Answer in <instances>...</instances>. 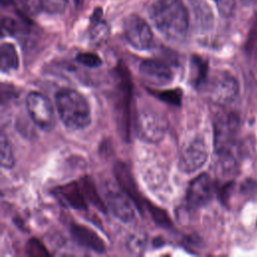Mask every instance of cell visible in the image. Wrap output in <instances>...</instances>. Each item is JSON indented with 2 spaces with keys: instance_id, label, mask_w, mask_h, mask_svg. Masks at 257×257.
I'll return each mask as SVG.
<instances>
[{
  "instance_id": "obj_1",
  "label": "cell",
  "mask_w": 257,
  "mask_h": 257,
  "mask_svg": "<svg viewBox=\"0 0 257 257\" xmlns=\"http://www.w3.org/2000/svg\"><path fill=\"white\" fill-rule=\"evenodd\" d=\"M149 16L155 27L172 40H180L189 28V13L182 0H150Z\"/></svg>"
},
{
  "instance_id": "obj_2",
  "label": "cell",
  "mask_w": 257,
  "mask_h": 257,
  "mask_svg": "<svg viewBox=\"0 0 257 257\" xmlns=\"http://www.w3.org/2000/svg\"><path fill=\"white\" fill-rule=\"evenodd\" d=\"M58 115L69 130H82L91 120L90 107L86 98L72 88H61L55 93Z\"/></svg>"
},
{
  "instance_id": "obj_3",
  "label": "cell",
  "mask_w": 257,
  "mask_h": 257,
  "mask_svg": "<svg viewBox=\"0 0 257 257\" xmlns=\"http://www.w3.org/2000/svg\"><path fill=\"white\" fill-rule=\"evenodd\" d=\"M137 137L146 143L157 144L166 134L168 122L163 114L149 107L141 108L135 120Z\"/></svg>"
},
{
  "instance_id": "obj_4",
  "label": "cell",
  "mask_w": 257,
  "mask_h": 257,
  "mask_svg": "<svg viewBox=\"0 0 257 257\" xmlns=\"http://www.w3.org/2000/svg\"><path fill=\"white\" fill-rule=\"evenodd\" d=\"M26 108L33 122L45 132L55 126V114L50 100L40 92L31 91L26 96Z\"/></svg>"
},
{
  "instance_id": "obj_5",
  "label": "cell",
  "mask_w": 257,
  "mask_h": 257,
  "mask_svg": "<svg viewBox=\"0 0 257 257\" xmlns=\"http://www.w3.org/2000/svg\"><path fill=\"white\" fill-rule=\"evenodd\" d=\"M210 99L217 104H229L239 95V82L229 72L215 74L207 85Z\"/></svg>"
},
{
  "instance_id": "obj_6",
  "label": "cell",
  "mask_w": 257,
  "mask_h": 257,
  "mask_svg": "<svg viewBox=\"0 0 257 257\" xmlns=\"http://www.w3.org/2000/svg\"><path fill=\"white\" fill-rule=\"evenodd\" d=\"M208 159V147L202 137H195L182 148L178 167L186 174H191L201 169Z\"/></svg>"
},
{
  "instance_id": "obj_7",
  "label": "cell",
  "mask_w": 257,
  "mask_h": 257,
  "mask_svg": "<svg viewBox=\"0 0 257 257\" xmlns=\"http://www.w3.org/2000/svg\"><path fill=\"white\" fill-rule=\"evenodd\" d=\"M123 32L127 42L138 50H147L153 45L154 35L150 25L137 14H131L124 19Z\"/></svg>"
},
{
  "instance_id": "obj_8",
  "label": "cell",
  "mask_w": 257,
  "mask_h": 257,
  "mask_svg": "<svg viewBox=\"0 0 257 257\" xmlns=\"http://www.w3.org/2000/svg\"><path fill=\"white\" fill-rule=\"evenodd\" d=\"M238 117L234 113L220 115L214 123V146L218 155H230L238 128Z\"/></svg>"
},
{
  "instance_id": "obj_9",
  "label": "cell",
  "mask_w": 257,
  "mask_h": 257,
  "mask_svg": "<svg viewBox=\"0 0 257 257\" xmlns=\"http://www.w3.org/2000/svg\"><path fill=\"white\" fill-rule=\"evenodd\" d=\"M214 192L213 180L208 174L203 173L191 181L187 189L186 201L191 208H200L212 200Z\"/></svg>"
},
{
  "instance_id": "obj_10",
  "label": "cell",
  "mask_w": 257,
  "mask_h": 257,
  "mask_svg": "<svg viewBox=\"0 0 257 257\" xmlns=\"http://www.w3.org/2000/svg\"><path fill=\"white\" fill-rule=\"evenodd\" d=\"M140 74L152 86H164L172 82L174 74L168 63L159 59H146L140 64Z\"/></svg>"
},
{
  "instance_id": "obj_11",
  "label": "cell",
  "mask_w": 257,
  "mask_h": 257,
  "mask_svg": "<svg viewBox=\"0 0 257 257\" xmlns=\"http://www.w3.org/2000/svg\"><path fill=\"white\" fill-rule=\"evenodd\" d=\"M113 174L115 180L120 187V190L132 200L140 213H143V209L145 206L144 200L138 190L134 177L127 166L122 162H116L113 166Z\"/></svg>"
},
{
  "instance_id": "obj_12",
  "label": "cell",
  "mask_w": 257,
  "mask_h": 257,
  "mask_svg": "<svg viewBox=\"0 0 257 257\" xmlns=\"http://www.w3.org/2000/svg\"><path fill=\"white\" fill-rule=\"evenodd\" d=\"M105 202L107 208L113 216L123 223H128L135 218V210L131 199L120 190H108L105 193Z\"/></svg>"
},
{
  "instance_id": "obj_13",
  "label": "cell",
  "mask_w": 257,
  "mask_h": 257,
  "mask_svg": "<svg viewBox=\"0 0 257 257\" xmlns=\"http://www.w3.org/2000/svg\"><path fill=\"white\" fill-rule=\"evenodd\" d=\"M70 234L75 242L85 249H89L98 254L105 252V244L103 240L88 227L79 224H71Z\"/></svg>"
},
{
  "instance_id": "obj_14",
  "label": "cell",
  "mask_w": 257,
  "mask_h": 257,
  "mask_svg": "<svg viewBox=\"0 0 257 257\" xmlns=\"http://www.w3.org/2000/svg\"><path fill=\"white\" fill-rule=\"evenodd\" d=\"M55 194L66 205L75 210H86V199L82 193L80 185L76 182H70L55 189Z\"/></svg>"
},
{
  "instance_id": "obj_15",
  "label": "cell",
  "mask_w": 257,
  "mask_h": 257,
  "mask_svg": "<svg viewBox=\"0 0 257 257\" xmlns=\"http://www.w3.org/2000/svg\"><path fill=\"white\" fill-rule=\"evenodd\" d=\"M80 187L85 199L96 209H98L102 213L107 212L106 204L101 200L100 196L98 195L95 186L89 177H84L80 181Z\"/></svg>"
},
{
  "instance_id": "obj_16",
  "label": "cell",
  "mask_w": 257,
  "mask_h": 257,
  "mask_svg": "<svg viewBox=\"0 0 257 257\" xmlns=\"http://www.w3.org/2000/svg\"><path fill=\"white\" fill-rule=\"evenodd\" d=\"M190 78L192 84L195 87H200L204 85L207 81V72H208V64L206 60L202 57L194 55L191 58V70H190Z\"/></svg>"
},
{
  "instance_id": "obj_17",
  "label": "cell",
  "mask_w": 257,
  "mask_h": 257,
  "mask_svg": "<svg viewBox=\"0 0 257 257\" xmlns=\"http://www.w3.org/2000/svg\"><path fill=\"white\" fill-rule=\"evenodd\" d=\"M1 71L6 73L16 70L19 65V58L13 44L5 42L1 45Z\"/></svg>"
},
{
  "instance_id": "obj_18",
  "label": "cell",
  "mask_w": 257,
  "mask_h": 257,
  "mask_svg": "<svg viewBox=\"0 0 257 257\" xmlns=\"http://www.w3.org/2000/svg\"><path fill=\"white\" fill-rule=\"evenodd\" d=\"M10 2L23 16L35 15L42 6V0H10Z\"/></svg>"
},
{
  "instance_id": "obj_19",
  "label": "cell",
  "mask_w": 257,
  "mask_h": 257,
  "mask_svg": "<svg viewBox=\"0 0 257 257\" xmlns=\"http://www.w3.org/2000/svg\"><path fill=\"white\" fill-rule=\"evenodd\" d=\"M151 93L161 99L162 101H165L169 104L180 106L182 103V97L183 92L180 88L175 89H167V90H151Z\"/></svg>"
},
{
  "instance_id": "obj_20",
  "label": "cell",
  "mask_w": 257,
  "mask_h": 257,
  "mask_svg": "<svg viewBox=\"0 0 257 257\" xmlns=\"http://www.w3.org/2000/svg\"><path fill=\"white\" fill-rule=\"evenodd\" d=\"M147 208L152 216V219L158 226L167 229L172 227V221L170 219V216L165 210H163L160 207H157L156 205L150 202H147Z\"/></svg>"
},
{
  "instance_id": "obj_21",
  "label": "cell",
  "mask_w": 257,
  "mask_h": 257,
  "mask_svg": "<svg viewBox=\"0 0 257 257\" xmlns=\"http://www.w3.org/2000/svg\"><path fill=\"white\" fill-rule=\"evenodd\" d=\"M0 147H1V149H0L1 166L5 169H11L15 164V160H14V155H13V151L11 149L10 143H9L8 139L6 138V136L4 135V133H2V135H1Z\"/></svg>"
},
{
  "instance_id": "obj_22",
  "label": "cell",
  "mask_w": 257,
  "mask_h": 257,
  "mask_svg": "<svg viewBox=\"0 0 257 257\" xmlns=\"http://www.w3.org/2000/svg\"><path fill=\"white\" fill-rule=\"evenodd\" d=\"M2 29L15 36L28 32V26L24 21H18L17 19L11 17L2 18Z\"/></svg>"
},
{
  "instance_id": "obj_23",
  "label": "cell",
  "mask_w": 257,
  "mask_h": 257,
  "mask_svg": "<svg viewBox=\"0 0 257 257\" xmlns=\"http://www.w3.org/2000/svg\"><path fill=\"white\" fill-rule=\"evenodd\" d=\"M25 251L27 255L32 257H43V256L46 257L50 255V253L47 251L43 243L36 238H31L27 241L25 246Z\"/></svg>"
},
{
  "instance_id": "obj_24",
  "label": "cell",
  "mask_w": 257,
  "mask_h": 257,
  "mask_svg": "<svg viewBox=\"0 0 257 257\" xmlns=\"http://www.w3.org/2000/svg\"><path fill=\"white\" fill-rule=\"evenodd\" d=\"M127 250H130L133 254H142L145 250L146 246V235L135 233L131 235L126 242Z\"/></svg>"
},
{
  "instance_id": "obj_25",
  "label": "cell",
  "mask_w": 257,
  "mask_h": 257,
  "mask_svg": "<svg viewBox=\"0 0 257 257\" xmlns=\"http://www.w3.org/2000/svg\"><path fill=\"white\" fill-rule=\"evenodd\" d=\"M75 59L78 63L90 68L98 67L102 63L100 57L92 52H80L76 55Z\"/></svg>"
},
{
  "instance_id": "obj_26",
  "label": "cell",
  "mask_w": 257,
  "mask_h": 257,
  "mask_svg": "<svg viewBox=\"0 0 257 257\" xmlns=\"http://www.w3.org/2000/svg\"><path fill=\"white\" fill-rule=\"evenodd\" d=\"M220 13L228 16L234 8V0H214Z\"/></svg>"
},
{
  "instance_id": "obj_27",
  "label": "cell",
  "mask_w": 257,
  "mask_h": 257,
  "mask_svg": "<svg viewBox=\"0 0 257 257\" xmlns=\"http://www.w3.org/2000/svg\"><path fill=\"white\" fill-rule=\"evenodd\" d=\"M243 3H251L252 1H254V0H241Z\"/></svg>"
}]
</instances>
